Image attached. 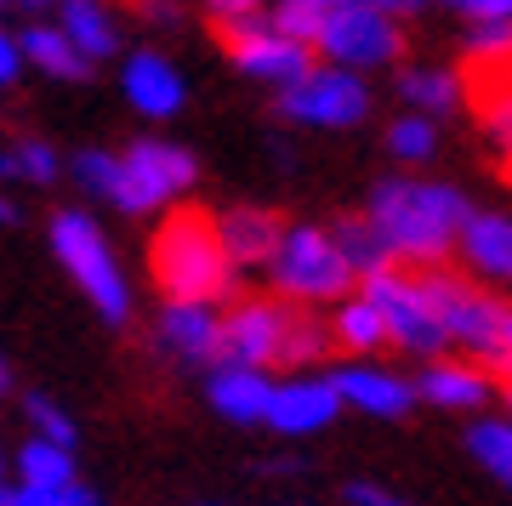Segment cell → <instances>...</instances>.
Masks as SVG:
<instances>
[{
  "label": "cell",
  "mask_w": 512,
  "mask_h": 506,
  "mask_svg": "<svg viewBox=\"0 0 512 506\" xmlns=\"http://www.w3.org/2000/svg\"><path fill=\"white\" fill-rule=\"evenodd\" d=\"M160 347L183 364H217L222 313L211 302H165L160 308Z\"/></svg>",
  "instance_id": "obj_15"
},
{
  "label": "cell",
  "mask_w": 512,
  "mask_h": 506,
  "mask_svg": "<svg viewBox=\"0 0 512 506\" xmlns=\"http://www.w3.org/2000/svg\"><path fill=\"white\" fill-rule=\"evenodd\" d=\"M456 18H467V23H501V18H512V0H444Z\"/></svg>",
  "instance_id": "obj_35"
},
{
  "label": "cell",
  "mask_w": 512,
  "mask_h": 506,
  "mask_svg": "<svg viewBox=\"0 0 512 506\" xmlns=\"http://www.w3.org/2000/svg\"><path fill=\"white\" fill-rule=\"evenodd\" d=\"M348 501L353 506H410V501H399V495H387V489H376V484H348Z\"/></svg>",
  "instance_id": "obj_38"
},
{
  "label": "cell",
  "mask_w": 512,
  "mask_h": 506,
  "mask_svg": "<svg viewBox=\"0 0 512 506\" xmlns=\"http://www.w3.org/2000/svg\"><path fill=\"white\" fill-rule=\"evenodd\" d=\"M12 154H18V182H57V148L52 143H40V137H23V143H12Z\"/></svg>",
  "instance_id": "obj_33"
},
{
  "label": "cell",
  "mask_w": 512,
  "mask_h": 506,
  "mask_svg": "<svg viewBox=\"0 0 512 506\" xmlns=\"http://www.w3.org/2000/svg\"><path fill=\"white\" fill-rule=\"evenodd\" d=\"M279 234H285V222L268 205H234L217 217V239L234 268H268V256L279 251Z\"/></svg>",
  "instance_id": "obj_17"
},
{
  "label": "cell",
  "mask_w": 512,
  "mask_h": 506,
  "mask_svg": "<svg viewBox=\"0 0 512 506\" xmlns=\"http://www.w3.org/2000/svg\"><path fill=\"white\" fill-rule=\"evenodd\" d=\"M0 182H18V154L12 148H0Z\"/></svg>",
  "instance_id": "obj_42"
},
{
  "label": "cell",
  "mask_w": 512,
  "mask_h": 506,
  "mask_svg": "<svg viewBox=\"0 0 512 506\" xmlns=\"http://www.w3.org/2000/svg\"><path fill=\"white\" fill-rule=\"evenodd\" d=\"M467 455L512 489V416H484L467 427Z\"/></svg>",
  "instance_id": "obj_26"
},
{
  "label": "cell",
  "mask_w": 512,
  "mask_h": 506,
  "mask_svg": "<svg viewBox=\"0 0 512 506\" xmlns=\"http://www.w3.org/2000/svg\"><path fill=\"white\" fill-rule=\"evenodd\" d=\"M0 506H12V489H0Z\"/></svg>",
  "instance_id": "obj_49"
},
{
  "label": "cell",
  "mask_w": 512,
  "mask_h": 506,
  "mask_svg": "<svg viewBox=\"0 0 512 506\" xmlns=\"http://www.w3.org/2000/svg\"><path fill=\"white\" fill-rule=\"evenodd\" d=\"M194 182H200V160L188 148L143 137V143H131L120 154V165H114L109 205H120L126 217H148V211H165L171 199H183Z\"/></svg>",
  "instance_id": "obj_6"
},
{
  "label": "cell",
  "mask_w": 512,
  "mask_h": 506,
  "mask_svg": "<svg viewBox=\"0 0 512 506\" xmlns=\"http://www.w3.org/2000/svg\"><path fill=\"white\" fill-rule=\"evenodd\" d=\"M330 387L342 393V404L353 410H365V416H382V421H399L410 416V404H416V387L393 370H376V364H342Z\"/></svg>",
  "instance_id": "obj_16"
},
{
  "label": "cell",
  "mask_w": 512,
  "mask_h": 506,
  "mask_svg": "<svg viewBox=\"0 0 512 506\" xmlns=\"http://www.w3.org/2000/svg\"><path fill=\"white\" fill-rule=\"evenodd\" d=\"M296 302L285 296H251V302H234L222 313V353L217 364H251V370H268L285 353V336H291ZM211 364V370H217Z\"/></svg>",
  "instance_id": "obj_11"
},
{
  "label": "cell",
  "mask_w": 512,
  "mask_h": 506,
  "mask_svg": "<svg viewBox=\"0 0 512 506\" xmlns=\"http://www.w3.org/2000/svg\"><path fill=\"white\" fill-rule=\"evenodd\" d=\"M18 478H23V489H69L74 484V455L63 450V444L29 438L18 450Z\"/></svg>",
  "instance_id": "obj_27"
},
{
  "label": "cell",
  "mask_w": 512,
  "mask_h": 506,
  "mask_svg": "<svg viewBox=\"0 0 512 506\" xmlns=\"http://www.w3.org/2000/svg\"><path fill=\"white\" fill-rule=\"evenodd\" d=\"M387 154L399 165H427L439 154V120H427V114H399V120L387 126Z\"/></svg>",
  "instance_id": "obj_28"
},
{
  "label": "cell",
  "mask_w": 512,
  "mask_h": 506,
  "mask_svg": "<svg viewBox=\"0 0 512 506\" xmlns=\"http://www.w3.org/2000/svg\"><path fill=\"white\" fill-rule=\"evenodd\" d=\"M507 177H512V165H507Z\"/></svg>",
  "instance_id": "obj_50"
},
{
  "label": "cell",
  "mask_w": 512,
  "mask_h": 506,
  "mask_svg": "<svg viewBox=\"0 0 512 506\" xmlns=\"http://www.w3.org/2000/svg\"><path fill=\"white\" fill-rule=\"evenodd\" d=\"M313 57L319 63H336V69H393L404 57V23L376 12L370 0H353V6H336L319 18V35H313Z\"/></svg>",
  "instance_id": "obj_8"
},
{
  "label": "cell",
  "mask_w": 512,
  "mask_h": 506,
  "mask_svg": "<svg viewBox=\"0 0 512 506\" xmlns=\"http://www.w3.org/2000/svg\"><path fill=\"white\" fill-rule=\"evenodd\" d=\"M330 342L342 347V353H353V359H370V353H382V347H387L382 313L370 308L359 290H353V296H342V302H336V313H330Z\"/></svg>",
  "instance_id": "obj_24"
},
{
  "label": "cell",
  "mask_w": 512,
  "mask_h": 506,
  "mask_svg": "<svg viewBox=\"0 0 512 506\" xmlns=\"http://www.w3.org/2000/svg\"><path fill=\"white\" fill-rule=\"evenodd\" d=\"M262 18H268V29H279L285 40H302V46H313V35H319V6H308V0H268L262 6Z\"/></svg>",
  "instance_id": "obj_31"
},
{
  "label": "cell",
  "mask_w": 512,
  "mask_h": 506,
  "mask_svg": "<svg viewBox=\"0 0 512 506\" xmlns=\"http://www.w3.org/2000/svg\"><path fill=\"white\" fill-rule=\"evenodd\" d=\"M330 239H336V251L348 256V268H353V279H365V273H376V268H387L393 262V251H387V239L370 228V217L359 211V217H342L336 228H330Z\"/></svg>",
  "instance_id": "obj_25"
},
{
  "label": "cell",
  "mask_w": 512,
  "mask_h": 506,
  "mask_svg": "<svg viewBox=\"0 0 512 506\" xmlns=\"http://www.w3.org/2000/svg\"><path fill=\"white\" fill-rule=\"evenodd\" d=\"M416 279H421V290H427L433 313H439L444 342L461 347L473 364H484V370L501 376V342H507V313H512L507 302H501L490 285H478L473 273H456L450 262L416 268Z\"/></svg>",
  "instance_id": "obj_3"
},
{
  "label": "cell",
  "mask_w": 512,
  "mask_h": 506,
  "mask_svg": "<svg viewBox=\"0 0 512 506\" xmlns=\"http://www.w3.org/2000/svg\"><path fill=\"white\" fill-rule=\"evenodd\" d=\"M330 325L325 319H313V313H302L296 308V319H291V336H285V353H279V364H319L330 353Z\"/></svg>",
  "instance_id": "obj_30"
},
{
  "label": "cell",
  "mask_w": 512,
  "mask_h": 506,
  "mask_svg": "<svg viewBox=\"0 0 512 506\" xmlns=\"http://www.w3.org/2000/svg\"><path fill=\"white\" fill-rule=\"evenodd\" d=\"M399 97L410 103V114L439 120V114H456L461 103H467V80H461L456 69H433V63H421V69L399 74Z\"/></svg>",
  "instance_id": "obj_23"
},
{
  "label": "cell",
  "mask_w": 512,
  "mask_h": 506,
  "mask_svg": "<svg viewBox=\"0 0 512 506\" xmlns=\"http://www.w3.org/2000/svg\"><path fill=\"white\" fill-rule=\"evenodd\" d=\"M120 91H126V103L143 114V120H171V114H183V103H188L183 69L160 52H131L126 74H120Z\"/></svg>",
  "instance_id": "obj_14"
},
{
  "label": "cell",
  "mask_w": 512,
  "mask_h": 506,
  "mask_svg": "<svg viewBox=\"0 0 512 506\" xmlns=\"http://www.w3.org/2000/svg\"><path fill=\"white\" fill-rule=\"evenodd\" d=\"M205 398L222 421H239V427H256L268 416V398H274V381L268 370H251V364H217L211 381H205Z\"/></svg>",
  "instance_id": "obj_18"
},
{
  "label": "cell",
  "mask_w": 512,
  "mask_h": 506,
  "mask_svg": "<svg viewBox=\"0 0 512 506\" xmlns=\"http://www.w3.org/2000/svg\"><path fill=\"white\" fill-rule=\"evenodd\" d=\"M279 114L296 126H319V131H348L370 114V86L365 74L336 69V63H313L302 80L279 86Z\"/></svg>",
  "instance_id": "obj_9"
},
{
  "label": "cell",
  "mask_w": 512,
  "mask_h": 506,
  "mask_svg": "<svg viewBox=\"0 0 512 506\" xmlns=\"http://www.w3.org/2000/svg\"><path fill=\"white\" fill-rule=\"evenodd\" d=\"M370 6H376V12H387V18H416V12H427V6H433V0H370Z\"/></svg>",
  "instance_id": "obj_39"
},
{
  "label": "cell",
  "mask_w": 512,
  "mask_h": 506,
  "mask_svg": "<svg viewBox=\"0 0 512 506\" xmlns=\"http://www.w3.org/2000/svg\"><path fill=\"white\" fill-rule=\"evenodd\" d=\"M148 273H154L165 302H211V308H222L239 285V268L228 262V251H222V239H217V217L194 211V205L171 211L154 228Z\"/></svg>",
  "instance_id": "obj_2"
},
{
  "label": "cell",
  "mask_w": 512,
  "mask_h": 506,
  "mask_svg": "<svg viewBox=\"0 0 512 506\" xmlns=\"http://www.w3.org/2000/svg\"><path fill=\"white\" fill-rule=\"evenodd\" d=\"M23 63H35L40 74H52V80H92V63L80 57V46H74L57 23H29L18 40Z\"/></svg>",
  "instance_id": "obj_22"
},
{
  "label": "cell",
  "mask_w": 512,
  "mask_h": 506,
  "mask_svg": "<svg viewBox=\"0 0 512 506\" xmlns=\"http://www.w3.org/2000/svg\"><path fill=\"white\" fill-rule=\"evenodd\" d=\"M336 416H342V393L330 387V376H291V381H274V398H268L262 421L285 438H308V433H325Z\"/></svg>",
  "instance_id": "obj_12"
},
{
  "label": "cell",
  "mask_w": 512,
  "mask_h": 506,
  "mask_svg": "<svg viewBox=\"0 0 512 506\" xmlns=\"http://www.w3.org/2000/svg\"><path fill=\"white\" fill-rule=\"evenodd\" d=\"M18 6H29V12H40V6H52V0H18Z\"/></svg>",
  "instance_id": "obj_46"
},
{
  "label": "cell",
  "mask_w": 512,
  "mask_h": 506,
  "mask_svg": "<svg viewBox=\"0 0 512 506\" xmlns=\"http://www.w3.org/2000/svg\"><path fill=\"white\" fill-rule=\"evenodd\" d=\"M217 40H222V52L234 57L239 74H251V80H262V86H274V91L291 86V80H302V74L319 63V57H313V46L285 40L279 29H268V18H262V12L217 23Z\"/></svg>",
  "instance_id": "obj_10"
},
{
  "label": "cell",
  "mask_w": 512,
  "mask_h": 506,
  "mask_svg": "<svg viewBox=\"0 0 512 506\" xmlns=\"http://www.w3.org/2000/svg\"><path fill=\"white\" fill-rule=\"evenodd\" d=\"M308 6H319V12H336V6H353V0H308Z\"/></svg>",
  "instance_id": "obj_45"
},
{
  "label": "cell",
  "mask_w": 512,
  "mask_h": 506,
  "mask_svg": "<svg viewBox=\"0 0 512 506\" xmlns=\"http://www.w3.org/2000/svg\"><path fill=\"white\" fill-rule=\"evenodd\" d=\"M501 376L512 381V313H507V342H501Z\"/></svg>",
  "instance_id": "obj_43"
},
{
  "label": "cell",
  "mask_w": 512,
  "mask_h": 506,
  "mask_svg": "<svg viewBox=\"0 0 512 506\" xmlns=\"http://www.w3.org/2000/svg\"><path fill=\"white\" fill-rule=\"evenodd\" d=\"M467 97L478 109V131L490 137V148L512 165V69H484L467 80Z\"/></svg>",
  "instance_id": "obj_20"
},
{
  "label": "cell",
  "mask_w": 512,
  "mask_h": 506,
  "mask_svg": "<svg viewBox=\"0 0 512 506\" xmlns=\"http://www.w3.org/2000/svg\"><path fill=\"white\" fill-rule=\"evenodd\" d=\"M353 290L382 313L387 347H404V353H421V359H439L444 347H450V342H444L439 313H433V302H427V290H421V279H416V268L387 262V268L365 273Z\"/></svg>",
  "instance_id": "obj_7"
},
{
  "label": "cell",
  "mask_w": 512,
  "mask_h": 506,
  "mask_svg": "<svg viewBox=\"0 0 512 506\" xmlns=\"http://www.w3.org/2000/svg\"><path fill=\"white\" fill-rule=\"evenodd\" d=\"M52 251L57 262L69 268V279L80 285V296H92V308L109 319V325H126L131 319V290H126V273L114 262L109 239L86 211H57L52 217Z\"/></svg>",
  "instance_id": "obj_5"
},
{
  "label": "cell",
  "mask_w": 512,
  "mask_h": 506,
  "mask_svg": "<svg viewBox=\"0 0 512 506\" xmlns=\"http://www.w3.org/2000/svg\"><path fill=\"white\" fill-rule=\"evenodd\" d=\"M6 222H18V205H12V199L0 194V228H6Z\"/></svg>",
  "instance_id": "obj_44"
},
{
  "label": "cell",
  "mask_w": 512,
  "mask_h": 506,
  "mask_svg": "<svg viewBox=\"0 0 512 506\" xmlns=\"http://www.w3.org/2000/svg\"><path fill=\"white\" fill-rule=\"evenodd\" d=\"M63 506H103V501H97L92 489H80V484H69V489H63Z\"/></svg>",
  "instance_id": "obj_41"
},
{
  "label": "cell",
  "mask_w": 512,
  "mask_h": 506,
  "mask_svg": "<svg viewBox=\"0 0 512 506\" xmlns=\"http://www.w3.org/2000/svg\"><path fill=\"white\" fill-rule=\"evenodd\" d=\"M461 52H467L473 74H484V69H512V18H501V23H467Z\"/></svg>",
  "instance_id": "obj_29"
},
{
  "label": "cell",
  "mask_w": 512,
  "mask_h": 506,
  "mask_svg": "<svg viewBox=\"0 0 512 506\" xmlns=\"http://www.w3.org/2000/svg\"><path fill=\"white\" fill-rule=\"evenodd\" d=\"M473 211V199L456 182L433 177H382L370 188L365 217L387 239L399 268H439L456 256V234Z\"/></svg>",
  "instance_id": "obj_1"
},
{
  "label": "cell",
  "mask_w": 512,
  "mask_h": 506,
  "mask_svg": "<svg viewBox=\"0 0 512 506\" xmlns=\"http://www.w3.org/2000/svg\"><path fill=\"white\" fill-rule=\"evenodd\" d=\"M12 506H63V489H12Z\"/></svg>",
  "instance_id": "obj_40"
},
{
  "label": "cell",
  "mask_w": 512,
  "mask_h": 506,
  "mask_svg": "<svg viewBox=\"0 0 512 506\" xmlns=\"http://www.w3.org/2000/svg\"><path fill=\"white\" fill-rule=\"evenodd\" d=\"M0 387H12V370H6V359H0Z\"/></svg>",
  "instance_id": "obj_47"
},
{
  "label": "cell",
  "mask_w": 512,
  "mask_h": 506,
  "mask_svg": "<svg viewBox=\"0 0 512 506\" xmlns=\"http://www.w3.org/2000/svg\"><path fill=\"white\" fill-rule=\"evenodd\" d=\"M57 29L80 46L86 63L120 52V29H114V12L103 0H57Z\"/></svg>",
  "instance_id": "obj_21"
},
{
  "label": "cell",
  "mask_w": 512,
  "mask_h": 506,
  "mask_svg": "<svg viewBox=\"0 0 512 506\" xmlns=\"http://www.w3.org/2000/svg\"><path fill=\"white\" fill-rule=\"evenodd\" d=\"M501 398H507V410H512V381H507V387H501Z\"/></svg>",
  "instance_id": "obj_48"
},
{
  "label": "cell",
  "mask_w": 512,
  "mask_h": 506,
  "mask_svg": "<svg viewBox=\"0 0 512 506\" xmlns=\"http://www.w3.org/2000/svg\"><path fill=\"white\" fill-rule=\"evenodd\" d=\"M18 74H23V52H18V40H12L6 29H0V91L12 86Z\"/></svg>",
  "instance_id": "obj_36"
},
{
  "label": "cell",
  "mask_w": 512,
  "mask_h": 506,
  "mask_svg": "<svg viewBox=\"0 0 512 506\" xmlns=\"http://www.w3.org/2000/svg\"><path fill=\"white\" fill-rule=\"evenodd\" d=\"M268 279H274V290L285 302H296V308L342 302L359 285L348 268V256L336 251L330 228H313V222H296V228L279 234V251L268 256Z\"/></svg>",
  "instance_id": "obj_4"
},
{
  "label": "cell",
  "mask_w": 512,
  "mask_h": 506,
  "mask_svg": "<svg viewBox=\"0 0 512 506\" xmlns=\"http://www.w3.org/2000/svg\"><path fill=\"white\" fill-rule=\"evenodd\" d=\"M416 387V398H427V404H439V410H484L495 393V381L484 364H427L421 370V381H410Z\"/></svg>",
  "instance_id": "obj_19"
},
{
  "label": "cell",
  "mask_w": 512,
  "mask_h": 506,
  "mask_svg": "<svg viewBox=\"0 0 512 506\" xmlns=\"http://www.w3.org/2000/svg\"><path fill=\"white\" fill-rule=\"evenodd\" d=\"M29 421H35V438H46V444H63V450H74V438H80V427H74L63 410H57L52 398H40V393H29Z\"/></svg>",
  "instance_id": "obj_32"
},
{
  "label": "cell",
  "mask_w": 512,
  "mask_h": 506,
  "mask_svg": "<svg viewBox=\"0 0 512 506\" xmlns=\"http://www.w3.org/2000/svg\"><path fill=\"white\" fill-rule=\"evenodd\" d=\"M268 0H205V12L217 23H228V18H251V12H262Z\"/></svg>",
  "instance_id": "obj_37"
},
{
  "label": "cell",
  "mask_w": 512,
  "mask_h": 506,
  "mask_svg": "<svg viewBox=\"0 0 512 506\" xmlns=\"http://www.w3.org/2000/svg\"><path fill=\"white\" fill-rule=\"evenodd\" d=\"M114 165H120V154H109V148H86V154L74 160V182H80L86 194L109 199V188H114Z\"/></svg>",
  "instance_id": "obj_34"
},
{
  "label": "cell",
  "mask_w": 512,
  "mask_h": 506,
  "mask_svg": "<svg viewBox=\"0 0 512 506\" xmlns=\"http://www.w3.org/2000/svg\"><path fill=\"white\" fill-rule=\"evenodd\" d=\"M456 256L478 285H512V217L473 205L456 234Z\"/></svg>",
  "instance_id": "obj_13"
}]
</instances>
